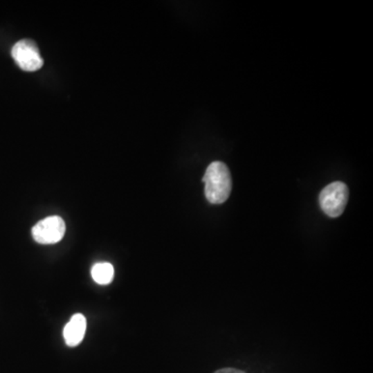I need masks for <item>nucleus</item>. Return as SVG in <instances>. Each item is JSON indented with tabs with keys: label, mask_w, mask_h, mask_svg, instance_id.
I'll return each instance as SVG.
<instances>
[{
	"label": "nucleus",
	"mask_w": 373,
	"mask_h": 373,
	"mask_svg": "<svg viewBox=\"0 0 373 373\" xmlns=\"http://www.w3.org/2000/svg\"><path fill=\"white\" fill-rule=\"evenodd\" d=\"M87 318L83 314H74L64 329V338L68 347L80 345L87 333Z\"/></svg>",
	"instance_id": "obj_5"
},
{
	"label": "nucleus",
	"mask_w": 373,
	"mask_h": 373,
	"mask_svg": "<svg viewBox=\"0 0 373 373\" xmlns=\"http://www.w3.org/2000/svg\"><path fill=\"white\" fill-rule=\"evenodd\" d=\"M12 56L17 64L26 72H33L43 66V58L37 45L30 39L17 42L12 47Z\"/></svg>",
	"instance_id": "obj_4"
},
{
	"label": "nucleus",
	"mask_w": 373,
	"mask_h": 373,
	"mask_svg": "<svg viewBox=\"0 0 373 373\" xmlns=\"http://www.w3.org/2000/svg\"><path fill=\"white\" fill-rule=\"evenodd\" d=\"M91 277L98 284H109L113 280V266L109 262H98L91 269Z\"/></svg>",
	"instance_id": "obj_6"
},
{
	"label": "nucleus",
	"mask_w": 373,
	"mask_h": 373,
	"mask_svg": "<svg viewBox=\"0 0 373 373\" xmlns=\"http://www.w3.org/2000/svg\"><path fill=\"white\" fill-rule=\"evenodd\" d=\"M349 195V188L345 183H332L320 192L318 198L320 208L331 218H337L345 212Z\"/></svg>",
	"instance_id": "obj_2"
},
{
	"label": "nucleus",
	"mask_w": 373,
	"mask_h": 373,
	"mask_svg": "<svg viewBox=\"0 0 373 373\" xmlns=\"http://www.w3.org/2000/svg\"><path fill=\"white\" fill-rule=\"evenodd\" d=\"M202 182L206 185L204 193L212 204H222L228 199L233 188L230 172L223 162H212L208 165Z\"/></svg>",
	"instance_id": "obj_1"
},
{
	"label": "nucleus",
	"mask_w": 373,
	"mask_h": 373,
	"mask_svg": "<svg viewBox=\"0 0 373 373\" xmlns=\"http://www.w3.org/2000/svg\"><path fill=\"white\" fill-rule=\"evenodd\" d=\"M33 239L42 245H52L62 241L66 233V223L58 216L48 217L33 226Z\"/></svg>",
	"instance_id": "obj_3"
},
{
	"label": "nucleus",
	"mask_w": 373,
	"mask_h": 373,
	"mask_svg": "<svg viewBox=\"0 0 373 373\" xmlns=\"http://www.w3.org/2000/svg\"><path fill=\"white\" fill-rule=\"evenodd\" d=\"M215 373H246L242 370H235V368H223V370H217Z\"/></svg>",
	"instance_id": "obj_7"
}]
</instances>
